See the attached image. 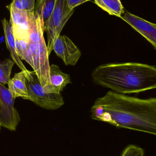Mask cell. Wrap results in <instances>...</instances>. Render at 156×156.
<instances>
[{
	"instance_id": "6da1fadb",
	"label": "cell",
	"mask_w": 156,
	"mask_h": 156,
	"mask_svg": "<svg viewBox=\"0 0 156 156\" xmlns=\"http://www.w3.org/2000/svg\"><path fill=\"white\" fill-rule=\"evenodd\" d=\"M91 117L123 128L156 135V98L141 99L109 91L96 99Z\"/></svg>"
},
{
	"instance_id": "7a4b0ae2",
	"label": "cell",
	"mask_w": 156,
	"mask_h": 156,
	"mask_svg": "<svg viewBox=\"0 0 156 156\" xmlns=\"http://www.w3.org/2000/svg\"><path fill=\"white\" fill-rule=\"evenodd\" d=\"M94 83L117 93L138 94L156 88L155 66L136 62L108 63L93 71Z\"/></svg>"
},
{
	"instance_id": "3957f363",
	"label": "cell",
	"mask_w": 156,
	"mask_h": 156,
	"mask_svg": "<svg viewBox=\"0 0 156 156\" xmlns=\"http://www.w3.org/2000/svg\"><path fill=\"white\" fill-rule=\"evenodd\" d=\"M23 72L26 79L30 101L47 110H57L64 104L61 94L51 93L46 91L34 71L27 69Z\"/></svg>"
},
{
	"instance_id": "277c9868",
	"label": "cell",
	"mask_w": 156,
	"mask_h": 156,
	"mask_svg": "<svg viewBox=\"0 0 156 156\" xmlns=\"http://www.w3.org/2000/svg\"><path fill=\"white\" fill-rule=\"evenodd\" d=\"M74 9L69 7L67 0H56L54 10L45 28L47 34L48 54L53 50L54 42L60 35L63 27L74 12Z\"/></svg>"
},
{
	"instance_id": "5b68a950",
	"label": "cell",
	"mask_w": 156,
	"mask_h": 156,
	"mask_svg": "<svg viewBox=\"0 0 156 156\" xmlns=\"http://www.w3.org/2000/svg\"><path fill=\"white\" fill-rule=\"evenodd\" d=\"M15 99L0 83V124L11 131H15L20 122L19 113L14 107Z\"/></svg>"
},
{
	"instance_id": "8992f818",
	"label": "cell",
	"mask_w": 156,
	"mask_h": 156,
	"mask_svg": "<svg viewBox=\"0 0 156 156\" xmlns=\"http://www.w3.org/2000/svg\"><path fill=\"white\" fill-rule=\"evenodd\" d=\"M53 50L66 66H75L82 55L79 48L67 36L60 35L58 37Z\"/></svg>"
},
{
	"instance_id": "52a82bcc",
	"label": "cell",
	"mask_w": 156,
	"mask_h": 156,
	"mask_svg": "<svg viewBox=\"0 0 156 156\" xmlns=\"http://www.w3.org/2000/svg\"><path fill=\"white\" fill-rule=\"evenodd\" d=\"M135 30L145 37L156 49V25L125 11L121 16Z\"/></svg>"
},
{
	"instance_id": "ba28073f",
	"label": "cell",
	"mask_w": 156,
	"mask_h": 156,
	"mask_svg": "<svg viewBox=\"0 0 156 156\" xmlns=\"http://www.w3.org/2000/svg\"><path fill=\"white\" fill-rule=\"evenodd\" d=\"M10 12V24L13 28L15 40H21L28 43L27 12L14 7L12 4L7 6Z\"/></svg>"
},
{
	"instance_id": "9c48e42d",
	"label": "cell",
	"mask_w": 156,
	"mask_h": 156,
	"mask_svg": "<svg viewBox=\"0 0 156 156\" xmlns=\"http://www.w3.org/2000/svg\"><path fill=\"white\" fill-rule=\"evenodd\" d=\"M50 85L45 89L51 93H60L67 84L71 83L69 75L63 73L58 66L52 65L49 68Z\"/></svg>"
},
{
	"instance_id": "30bf717a",
	"label": "cell",
	"mask_w": 156,
	"mask_h": 156,
	"mask_svg": "<svg viewBox=\"0 0 156 156\" xmlns=\"http://www.w3.org/2000/svg\"><path fill=\"white\" fill-rule=\"evenodd\" d=\"M2 23L4 33L6 47L10 52L12 60L22 71H26L27 69L24 66L16 52L15 38L13 33V28L10 23L5 18L2 20Z\"/></svg>"
},
{
	"instance_id": "8fae6325",
	"label": "cell",
	"mask_w": 156,
	"mask_h": 156,
	"mask_svg": "<svg viewBox=\"0 0 156 156\" xmlns=\"http://www.w3.org/2000/svg\"><path fill=\"white\" fill-rule=\"evenodd\" d=\"M7 84L8 90L15 99L21 97L24 100L30 101V96L27 86L26 79L23 71L15 74L13 77L10 79Z\"/></svg>"
},
{
	"instance_id": "7c38bea8",
	"label": "cell",
	"mask_w": 156,
	"mask_h": 156,
	"mask_svg": "<svg viewBox=\"0 0 156 156\" xmlns=\"http://www.w3.org/2000/svg\"><path fill=\"white\" fill-rule=\"evenodd\" d=\"M56 0H37L35 3L34 12L40 18L44 27L54 10Z\"/></svg>"
},
{
	"instance_id": "4fadbf2b",
	"label": "cell",
	"mask_w": 156,
	"mask_h": 156,
	"mask_svg": "<svg viewBox=\"0 0 156 156\" xmlns=\"http://www.w3.org/2000/svg\"><path fill=\"white\" fill-rule=\"evenodd\" d=\"M96 5L111 15L121 17L124 8L120 0H94Z\"/></svg>"
},
{
	"instance_id": "5bb4252c",
	"label": "cell",
	"mask_w": 156,
	"mask_h": 156,
	"mask_svg": "<svg viewBox=\"0 0 156 156\" xmlns=\"http://www.w3.org/2000/svg\"><path fill=\"white\" fill-rule=\"evenodd\" d=\"M14 64L13 61L9 58L0 61V83L4 85L8 83Z\"/></svg>"
},
{
	"instance_id": "9a60e30c",
	"label": "cell",
	"mask_w": 156,
	"mask_h": 156,
	"mask_svg": "<svg viewBox=\"0 0 156 156\" xmlns=\"http://www.w3.org/2000/svg\"><path fill=\"white\" fill-rule=\"evenodd\" d=\"M35 0H13L11 4L18 10L27 13L34 12Z\"/></svg>"
},
{
	"instance_id": "2e32d148",
	"label": "cell",
	"mask_w": 156,
	"mask_h": 156,
	"mask_svg": "<svg viewBox=\"0 0 156 156\" xmlns=\"http://www.w3.org/2000/svg\"><path fill=\"white\" fill-rule=\"evenodd\" d=\"M144 150L138 146L130 144L122 152L121 156H144Z\"/></svg>"
},
{
	"instance_id": "e0dca14e",
	"label": "cell",
	"mask_w": 156,
	"mask_h": 156,
	"mask_svg": "<svg viewBox=\"0 0 156 156\" xmlns=\"http://www.w3.org/2000/svg\"><path fill=\"white\" fill-rule=\"evenodd\" d=\"M89 1L90 0H67V2L70 9H74L78 5Z\"/></svg>"
},
{
	"instance_id": "ac0fdd59",
	"label": "cell",
	"mask_w": 156,
	"mask_h": 156,
	"mask_svg": "<svg viewBox=\"0 0 156 156\" xmlns=\"http://www.w3.org/2000/svg\"><path fill=\"white\" fill-rule=\"evenodd\" d=\"M1 128H2V126H1V124H0V130H1Z\"/></svg>"
}]
</instances>
